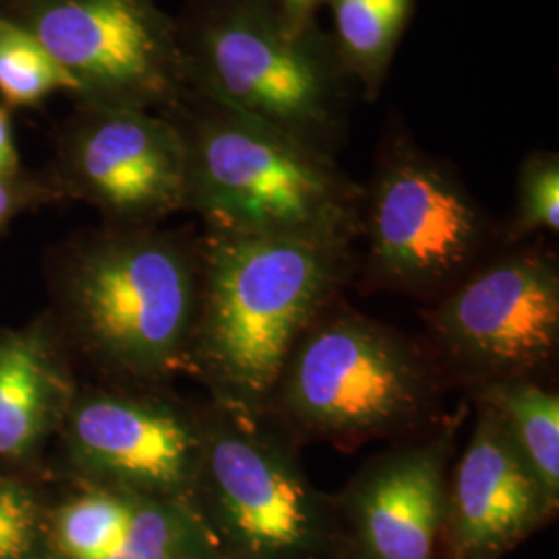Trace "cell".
<instances>
[{
  "mask_svg": "<svg viewBox=\"0 0 559 559\" xmlns=\"http://www.w3.org/2000/svg\"><path fill=\"white\" fill-rule=\"evenodd\" d=\"M168 115L187 154V210L210 233L359 240L362 187L336 156L193 92Z\"/></svg>",
  "mask_w": 559,
  "mask_h": 559,
  "instance_id": "obj_3",
  "label": "cell"
},
{
  "mask_svg": "<svg viewBox=\"0 0 559 559\" xmlns=\"http://www.w3.org/2000/svg\"><path fill=\"white\" fill-rule=\"evenodd\" d=\"M431 357L468 392L540 381L559 355V260L545 245H503L425 311Z\"/></svg>",
  "mask_w": 559,
  "mask_h": 559,
  "instance_id": "obj_8",
  "label": "cell"
},
{
  "mask_svg": "<svg viewBox=\"0 0 559 559\" xmlns=\"http://www.w3.org/2000/svg\"><path fill=\"white\" fill-rule=\"evenodd\" d=\"M21 25L90 108L168 110L187 92L177 21L156 0H32Z\"/></svg>",
  "mask_w": 559,
  "mask_h": 559,
  "instance_id": "obj_9",
  "label": "cell"
},
{
  "mask_svg": "<svg viewBox=\"0 0 559 559\" xmlns=\"http://www.w3.org/2000/svg\"><path fill=\"white\" fill-rule=\"evenodd\" d=\"M69 168L85 200L131 228L187 210V154L170 117L90 108Z\"/></svg>",
  "mask_w": 559,
  "mask_h": 559,
  "instance_id": "obj_12",
  "label": "cell"
},
{
  "mask_svg": "<svg viewBox=\"0 0 559 559\" xmlns=\"http://www.w3.org/2000/svg\"><path fill=\"white\" fill-rule=\"evenodd\" d=\"M334 11V44L348 75L365 94H373L385 78L396 44L411 15L413 0H330Z\"/></svg>",
  "mask_w": 559,
  "mask_h": 559,
  "instance_id": "obj_17",
  "label": "cell"
},
{
  "mask_svg": "<svg viewBox=\"0 0 559 559\" xmlns=\"http://www.w3.org/2000/svg\"><path fill=\"white\" fill-rule=\"evenodd\" d=\"M471 440L448 477L440 559H503L558 516L500 420L475 404Z\"/></svg>",
  "mask_w": 559,
  "mask_h": 559,
  "instance_id": "obj_13",
  "label": "cell"
},
{
  "mask_svg": "<svg viewBox=\"0 0 559 559\" xmlns=\"http://www.w3.org/2000/svg\"><path fill=\"white\" fill-rule=\"evenodd\" d=\"M200 307V242L129 228L90 245L71 267L67 309L81 346L138 383L189 369Z\"/></svg>",
  "mask_w": 559,
  "mask_h": 559,
  "instance_id": "obj_5",
  "label": "cell"
},
{
  "mask_svg": "<svg viewBox=\"0 0 559 559\" xmlns=\"http://www.w3.org/2000/svg\"><path fill=\"white\" fill-rule=\"evenodd\" d=\"M11 210H13V193L4 177H0V222L7 221Z\"/></svg>",
  "mask_w": 559,
  "mask_h": 559,
  "instance_id": "obj_24",
  "label": "cell"
},
{
  "mask_svg": "<svg viewBox=\"0 0 559 559\" xmlns=\"http://www.w3.org/2000/svg\"><path fill=\"white\" fill-rule=\"evenodd\" d=\"M282 7L300 21H316V11L323 0H280Z\"/></svg>",
  "mask_w": 559,
  "mask_h": 559,
  "instance_id": "obj_23",
  "label": "cell"
},
{
  "mask_svg": "<svg viewBox=\"0 0 559 559\" xmlns=\"http://www.w3.org/2000/svg\"><path fill=\"white\" fill-rule=\"evenodd\" d=\"M177 34L187 92L336 156L355 81L316 21L280 0H191Z\"/></svg>",
  "mask_w": 559,
  "mask_h": 559,
  "instance_id": "obj_2",
  "label": "cell"
},
{
  "mask_svg": "<svg viewBox=\"0 0 559 559\" xmlns=\"http://www.w3.org/2000/svg\"><path fill=\"white\" fill-rule=\"evenodd\" d=\"M357 240L224 235L200 240L189 369L214 404L263 417L284 362L359 267Z\"/></svg>",
  "mask_w": 559,
  "mask_h": 559,
  "instance_id": "obj_1",
  "label": "cell"
},
{
  "mask_svg": "<svg viewBox=\"0 0 559 559\" xmlns=\"http://www.w3.org/2000/svg\"><path fill=\"white\" fill-rule=\"evenodd\" d=\"M67 456L85 485L191 506L203 406L141 392L75 396L64 415Z\"/></svg>",
  "mask_w": 559,
  "mask_h": 559,
  "instance_id": "obj_11",
  "label": "cell"
},
{
  "mask_svg": "<svg viewBox=\"0 0 559 559\" xmlns=\"http://www.w3.org/2000/svg\"><path fill=\"white\" fill-rule=\"evenodd\" d=\"M59 90L80 94L78 81L29 29L0 17V94L11 104H34Z\"/></svg>",
  "mask_w": 559,
  "mask_h": 559,
  "instance_id": "obj_19",
  "label": "cell"
},
{
  "mask_svg": "<svg viewBox=\"0 0 559 559\" xmlns=\"http://www.w3.org/2000/svg\"><path fill=\"white\" fill-rule=\"evenodd\" d=\"M468 404L367 460L336 496L334 559H440L448 477Z\"/></svg>",
  "mask_w": 559,
  "mask_h": 559,
  "instance_id": "obj_10",
  "label": "cell"
},
{
  "mask_svg": "<svg viewBox=\"0 0 559 559\" xmlns=\"http://www.w3.org/2000/svg\"><path fill=\"white\" fill-rule=\"evenodd\" d=\"M17 166V152L13 145L11 124L7 112L0 108V177H7Z\"/></svg>",
  "mask_w": 559,
  "mask_h": 559,
  "instance_id": "obj_22",
  "label": "cell"
},
{
  "mask_svg": "<svg viewBox=\"0 0 559 559\" xmlns=\"http://www.w3.org/2000/svg\"><path fill=\"white\" fill-rule=\"evenodd\" d=\"M73 399L69 376L38 328L0 336V459L34 454L62 425Z\"/></svg>",
  "mask_w": 559,
  "mask_h": 559,
  "instance_id": "obj_14",
  "label": "cell"
},
{
  "mask_svg": "<svg viewBox=\"0 0 559 559\" xmlns=\"http://www.w3.org/2000/svg\"><path fill=\"white\" fill-rule=\"evenodd\" d=\"M141 496L120 489L85 485L48 516L46 545L50 558L104 559L127 537Z\"/></svg>",
  "mask_w": 559,
  "mask_h": 559,
  "instance_id": "obj_16",
  "label": "cell"
},
{
  "mask_svg": "<svg viewBox=\"0 0 559 559\" xmlns=\"http://www.w3.org/2000/svg\"><path fill=\"white\" fill-rule=\"evenodd\" d=\"M48 516L38 496L0 477V559H44Z\"/></svg>",
  "mask_w": 559,
  "mask_h": 559,
  "instance_id": "obj_21",
  "label": "cell"
},
{
  "mask_svg": "<svg viewBox=\"0 0 559 559\" xmlns=\"http://www.w3.org/2000/svg\"><path fill=\"white\" fill-rule=\"evenodd\" d=\"M191 508L224 559H334V516L299 445L263 417L203 406Z\"/></svg>",
  "mask_w": 559,
  "mask_h": 559,
  "instance_id": "obj_6",
  "label": "cell"
},
{
  "mask_svg": "<svg viewBox=\"0 0 559 559\" xmlns=\"http://www.w3.org/2000/svg\"><path fill=\"white\" fill-rule=\"evenodd\" d=\"M360 237L371 288L431 302L493 253L498 230L452 164L399 138L362 189Z\"/></svg>",
  "mask_w": 559,
  "mask_h": 559,
  "instance_id": "obj_7",
  "label": "cell"
},
{
  "mask_svg": "<svg viewBox=\"0 0 559 559\" xmlns=\"http://www.w3.org/2000/svg\"><path fill=\"white\" fill-rule=\"evenodd\" d=\"M471 400L500 420L545 493L559 503L558 390L537 380L496 381L471 390Z\"/></svg>",
  "mask_w": 559,
  "mask_h": 559,
  "instance_id": "obj_15",
  "label": "cell"
},
{
  "mask_svg": "<svg viewBox=\"0 0 559 559\" xmlns=\"http://www.w3.org/2000/svg\"><path fill=\"white\" fill-rule=\"evenodd\" d=\"M443 383L415 340L334 302L284 362L263 419L297 445L355 448L433 425Z\"/></svg>",
  "mask_w": 559,
  "mask_h": 559,
  "instance_id": "obj_4",
  "label": "cell"
},
{
  "mask_svg": "<svg viewBox=\"0 0 559 559\" xmlns=\"http://www.w3.org/2000/svg\"><path fill=\"white\" fill-rule=\"evenodd\" d=\"M559 230V156L556 152H533L519 173L516 207L501 242L520 245L540 233Z\"/></svg>",
  "mask_w": 559,
  "mask_h": 559,
  "instance_id": "obj_20",
  "label": "cell"
},
{
  "mask_svg": "<svg viewBox=\"0 0 559 559\" xmlns=\"http://www.w3.org/2000/svg\"><path fill=\"white\" fill-rule=\"evenodd\" d=\"M104 559L224 558L189 503L141 496L127 537Z\"/></svg>",
  "mask_w": 559,
  "mask_h": 559,
  "instance_id": "obj_18",
  "label": "cell"
}]
</instances>
